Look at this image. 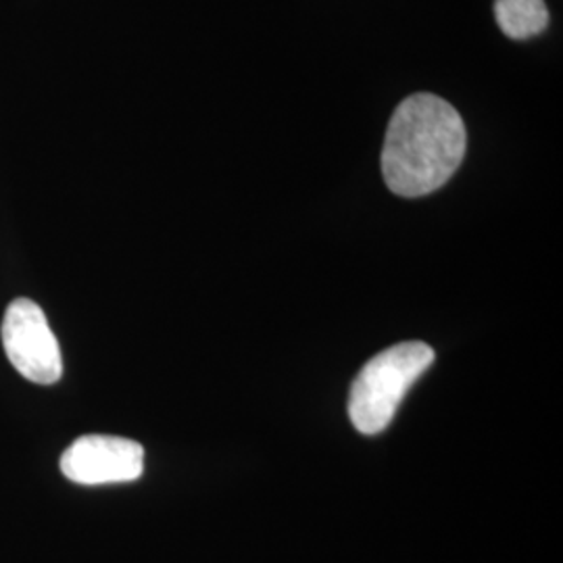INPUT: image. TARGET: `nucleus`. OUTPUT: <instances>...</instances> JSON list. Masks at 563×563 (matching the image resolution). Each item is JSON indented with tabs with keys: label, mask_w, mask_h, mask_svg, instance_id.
Wrapping results in <instances>:
<instances>
[{
	"label": "nucleus",
	"mask_w": 563,
	"mask_h": 563,
	"mask_svg": "<svg viewBox=\"0 0 563 563\" xmlns=\"http://www.w3.org/2000/svg\"><path fill=\"white\" fill-rule=\"evenodd\" d=\"M465 148L467 132L457 109L430 92L411 95L386 128L384 181L405 199L426 197L455 176Z\"/></svg>",
	"instance_id": "nucleus-1"
},
{
	"label": "nucleus",
	"mask_w": 563,
	"mask_h": 563,
	"mask_svg": "<svg viewBox=\"0 0 563 563\" xmlns=\"http://www.w3.org/2000/svg\"><path fill=\"white\" fill-rule=\"evenodd\" d=\"M432 362L434 351L426 342H401L365 363L349 397L353 426L367 437L383 432L409 388Z\"/></svg>",
	"instance_id": "nucleus-2"
},
{
	"label": "nucleus",
	"mask_w": 563,
	"mask_h": 563,
	"mask_svg": "<svg viewBox=\"0 0 563 563\" xmlns=\"http://www.w3.org/2000/svg\"><path fill=\"white\" fill-rule=\"evenodd\" d=\"M2 344L9 362L30 383H59L63 374L59 342L38 302L15 299L2 320Z\"/></svg>",
	"instance_id": "nucleus-3"
},
{
	"label": "nucleus",
	"mask_w": 563,
	"mask_h": 563,
	"mask_svg": "<svg viewBox=\"0 0 563 563\" xmlns=\"http://www.w3.org/2000/svg\"><path fill=\"white\" fill-rule=\"evenodd\" d=\"M142 470L144 449L121 437H81L60 457L63 476L86 486L132 483L141 478Z\"/></svg>",
	"instance_id": "nucleus-4"
},
{
	"label": "nucleus",
	"mask_w": 563,
	"mask_h": 563,
	"mask_svg": "<svg viewBox=\"0 0 563 563\" xmlns=\"http://www.w3.org/2000/svg\"><path fill=\"white\" fill-rule=\"evenodd\" d=\"M495 20L507 38L528 41L549 25L544 0H495Z\"/></svg>",
	"instance_id": "nucleus-5"
}]
</instances>
